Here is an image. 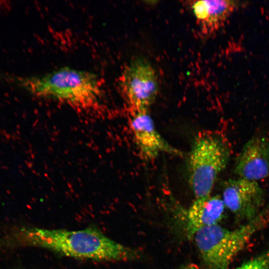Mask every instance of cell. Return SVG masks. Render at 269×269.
Instances as JSON below:
<instances>
[{"mask_svg":"<svg viewBox=\"0 0 269 269\" xmlns=\"http://www.w3.org/2000/svg\"><path fill=\"white\" fill-rule=\"evenodd\" d=\"M22 242L61 255L97 261H127L137 254L93 228L81 230L29 228L21 230Z\"/></svg>","mask_w":269,"mask_h":269,"instance_id":"6da1fadb","label":"cell"},{"mask_svg":"<svg viewBox=\"0 0 269 269\" xmlns=\"http://www.w3.org/2000/svg\"><path fill=\"white\" fill-rule=\"evenodd\" d=\"M17 81L35 96L56 99L74 106H90L101 94V83L97 75L66 67L42 76L21 78Z\"/></svg>","mask_w":269,"mask_h":269,"instance_id":"7a4b0ae2","label":"cell"},{"mask_svg":"<svg viewBox=\"0 0 269 269\" xmlns=\"http://www.w3.org/2000/svg\"><path fill=\"white\" fill-rule=\"evenodd\" d=\"M267 223L265 215L233 230L218 224L203 228L193 236L201 258L209 269H227L252 237Z\"/></svg>","mask_w":269,"mask_h":269,"instance_id":"3957f363","label":"cell"},{"mask_svg":"<svg viewBox=\"0 0 269 269\" xmlns=\"http://www.w3.org/2000/svg\"><path fill=\"white\" fill-rule=\"evenodd\" d=\"M229 157V146L222 136L210 132H202L197 135L188 161L189 184L195 199L211 196Z\"/></svg>","mask_w":269,"mask_h":269,"instance_id":"277c9868","label":"cell"},{"mask_svg":"<svg viewBox=\"0 0 269 269\" xmlns=\"http://www.w3.org/2000/svg\"><path fill=\"white\" fill-rule=\"evenodd\" d=\"M120 86L131 113L148 112L158 91L155 71L141 57L127 65L120 78Z\"/></svg>","mask_w":269,"mask_h":269,"instance_id":"5b68a950","label":"cell"},{"mask_svg":"<svg viewBox=\"0 0 269 269\" xmlns=\"http://www.w3.org/2000/svg\"><path fill=\"white\" fill-rule=\"evenodd\" d=\"M223 187L225 205L238 219L247 223L261 214L265 195L257 182L238 177L226 181Z\"/></svg>","mask_w":269,"mask_h":269,"instance_id":"8992f818","label":"cell"},{"mask_svg":"<svg viewBox=\"0 0 269 269\" xmlns=\"http://www.w3.org/2000/svg\"><path fill=\"white\" fill-rule=\"evenodd\" d=\"M239 178L257 182L269 175V139L253 136L243 146L235 166Z\"/></svg>","mask_w":269,"mask_h":269,"instance_id":"52a82bcc","label":"cell"},{"mask_svg":"<svg viewBox=\"0 0 269 269\" xmlns=\"http://www.w3.org/2000/svg\"><path fill=\"white\" fill-rule=\"evenodd\" d=\"M130 124L140 154L145 159H153L162 152L180 153L159 134L148 112L131 113Z\"/></svg>","mask_w":269,"mask_h":269,"instance_id":"ba28073f","label":"cell"},{"mask_svg":"<svg viewBox=\"0 0 269 269\" xmlns=\"http://www.w3.org/2000/svg\"><path fill=\"white\" fill-rule=\"evenodd\" d=\"M226 206L219 195L196 199L188 209L186 229L189 237L199 230L214 224L222 218Z\"/></svg>","mask_w":269,"mask_h":269,"instance_id":"9c48e42d","label":"cell"},{"mask_svg":"<svg viewBox=\"0 0 269 269\" xmlns=\"http://www.w3.org/2000/svg\"><path fill=\"white\" fill-rule=\"evenodd\" d=\"M236 7L232 0H204L192 1L191 7L202 33L218 30Z\"/></svg>","mask_w":269,"mask_h":269,"instance_id":"30bf717a","label":"cell"},{"mask_svg":"<svg viewBox=\"0 0 269 269\" xmlns=\"http://www.w3.org/2000/svg\"><path fill=\"white\" fill-rule=\"evenodd\" d=\"M234 269H269V251L246 262Z\"/></svg>","mask_w":269,"mask_h":269,"instance_id":"8fae6325","label":"cell"},{"mask_svg":"<svg viewBox=\"0 0 269 269\" xmlns=\"http://www.w3.org/2000/svg\"><path fill=\"white\" fill-rule=\"evenodd\" d=\"M178 269H199L198 267L193 264H189L182 266Z\"/></svg>","mask_w":269,"mask_h":269,"instance_id":"7c38bea8","label":"cell"}]
</instances>
